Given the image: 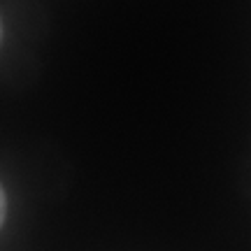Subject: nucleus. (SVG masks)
<instances>
[{"label":"nucleus","instance_id":"obj_2","mask_svg":"<svg viewBox=\"0 0 251 251\" xmlns=\"http://www.w3.org/2000/svg\"><path fill=\"white\" fill-rule=\"evenodd\" d=\"M0 42H2V21H0Z\"/></svg>","mask_w":251,"mask_h":251},{"label":"nucleus","instance_id":"obj_1","mask_svg":"<svg viewBox=\"0 0 251 251\" xmlns=\"http://www.w3.org/2000/svg\"><path fill=\"white\" fill-rule=\"evenodd\" d=\"M5 214H7V198H5V191L0 186V228L5 224Z\"/></svg>","mask_w":251,"mask_h":251}]
</instances>
